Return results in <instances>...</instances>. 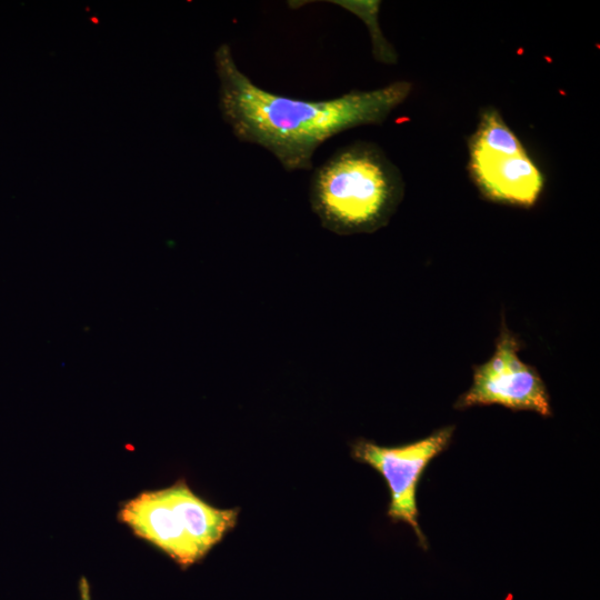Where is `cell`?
<instances>
[{"label": "cell", "mask_w": 600, "mask_h": 600, "mask_svg": "<svg viewBox=\"0 0 600 600\" xmlns=\"http://www.w3.org/2000/svg\"><path fill=\"white\" fill-rule=\"evenodd\" d=\"M219 109L234 137L268 150L288 171L310 170L317 149L343 131L380 124L411 93L412 83L352 90L328 100L294 99L256 84L236 63L231 48L214 52Z\"/></svg>", "instance_id": "obj_1"}, {"label": "cell", "mask_w": 600, "mask_h": 600, "mask_svg": "<svg viewBox=\"0 0 600 600\" xmlns=\"http://www.w3.org/2000/svg\"><path fill=\"white\" fill-rule=\"evenodd\" d=\"M403 194L399 169L373 142L354 141L333 152L312 173V211L337 234L372 232L384 226Z\"/></svg>", "instance_id": "obj_2"}, {"label": "cell", "mask_w": 600, "mask_h": 600, "mask_svg": "<svg viewBox=\"0 0 600 600\" xmlns=\"http://www.w3.org/2000/svg\"><path fill=\"white\" fill-rule=\"evenodd\" d=\"M239 509H220L196 494L186 480L143 491L124 502L119 520L182 569L201 561L234 528Z\"/></svg>", "instance_id": "obj_3"}, {"label": "cell", "mask_w": 600, "mask_h": 600, "mask_svg": "<svg viewBox=\"0 0 600 600\" xmlns=\"http://www.w3.org/2000/svg\"><path fill=\"white\" fill-rule=\"evenodd\" d=\"M454 428L446 427L427 438L400 447H382L368 440L352 444V457L369 464L386 480L390 491L388 517L409 524L419 544L428 548L418 522L417 488L429 463L450 444Z\"/></svg>", "instance_id": "obj_4"}, {"label": "cell", "mask_w": 600, "mask_h": 600, "mask_svg": "<svg viewBox=\"0 0 600 600\" xmlns=\"http://www.w3.org/2000/svg\"><path fill=\"white\" fill-rule=\"evenodd\" d=\"M519 350L516 336L502 326L492 357L474 368L473 382L456 407L500 404L550 417L552 411L546 386L536 369L519 358Z\"/></svg>", "instance_id": "obj_5"}, {"label": "cell", "mask_w": 600, "mask_h": 600, "mask_svg": "<svg viewBox=\"0 0 600 600\" xmlns=\"http://www.w3.org/2000/svg\"><path fill=\"white\" fill-rule=\"evenodd\" d=\"M469 149L472 180L489 200L531 207L543 189V176L524 151L519 153Z\"/></svg>", "instance_id": "obj_6"}, {"label": "cell", "mask_w": 600, "mask_h": 600, "mask_svg": "<svg viewBox=\"0 0 600 600\" xmlns=\"http://www.w3.org/2000/svg\"><path fill=\"white\" fill-rule=\"evenodd\" d=\"M468 147L503 153L524 151L518 137L506 124L499 111L492 107L481 112L478 127Z\"/></svg>", "instance_id": "obj_7"}, {"label": "cell", "mask_w": 600, "mask_h": 600, "mask_svg": "<svg viewBox=\"0 0 600 600\" xmlns=\"http://www.w3.org/2000/svg\"><path fill=\"white\" fill-rule=\"evenodd\" d=\"M79 593H80V600H91L90 584L86 577H81L79 580Z\"/></svg>", "instance_id": "obj_8"}]
</instances>
